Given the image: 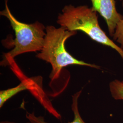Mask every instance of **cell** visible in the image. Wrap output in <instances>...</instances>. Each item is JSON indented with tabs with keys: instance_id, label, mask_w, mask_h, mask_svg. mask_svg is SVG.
I'll list each match as a JSON object with an SVG mask.
<instances>
[{
	"instance_id": "obj_7",
	"label": "cell",
	"mask_w": 123,
	"mask_h": 123,
	"mask_svg": "<svg viewBox=\"0 0 123 123\" xmlns=\"http://www.w3.org/2000/svg\"><path fill=\"white\" fill-rule=\"evenodd\" d=\"M112 96L116 100H123V82L118 80L112 81L110 84Z\"/></svg>"
},
{
	"instance_id": "obj_2",
	"label": "cell",
	"mask_w": 123,
	"mask_h": 123,
	"mask_svg": "<svg viewBox=\"0 0 123 123\" xmlns=\"http://www.w3.org/2000/svg\"><path fill=\"white\" fill-rule=\"evenodd\" d=\"M59 14L57 23L69 31H80L92 40L115 50L123 59V49L114 43L101 29L97 12L87 6H66Z\"/></svg>"
},
{
	"instance_id": "obj_10",
	"label": "cell",
	"mask_w": 123,
	"mask_h": 123,
	"mask_svg": "<svg viewBox=\"0 0 123 123\" xmlns=\"http://www.w3.org/2000/svg\"></svg>"
},
{
	"instance_id": "obj_5",
	"label": "cell",
	"mask_w": 123,
	"mask_h": 123,
	"mask_svg": "<svg viewBox=\"0 0 123 123\" xmlns=\"http://www.w3.org/2000/svg\"><path fill=\"white\" fill-rule=\"evenodd\" d=\"M81 92L82 91L81 90L72 96L71 109L74 112V119L72 122L68 123H86L81 118L78 108V100ZM26 116V119L31 123H47L45 121L43 117L41 116H36L34 113H29L27 112Z\"/></svg>"
},
{
	"instance_id": "obj_8",
	"label": "cell",
	"mask_w": 123,
	"mask_h": 123,
	"mask_svg": "<svg viewBox=\"0 0 123 123\" xmlns=\"http://www.w3.org/2000/svg\"><path fill=\"white\" fill-rule=\"evenodd\" d=\"M122 6L123 7V1ZM113 39L120 44V48L123 49V19L117 24Z\"/></svg>"
},
{
	"instance_id": "obj_3",
	"label": "cell",
	"mask_w": 123,
	"mask_h": 123,
	"mask_svg": "<svg viewBox=\"0 0 123 123\" xmlns=\"http://www.w3.org/2000/svg\"><path fill=\"white\" fill-rule=\"evenodd\" d=\"M5 0L4 10L0 12L1 16L7 18L15 32V38L11 45L13 49L5 53L0 65L7 66L10 64L14 58L25 53L40 51L44 44L46 27L39 22L26 24L21 22L14 17L7 4L8 0Z\"/></svg>"
},
{
	"instance_id": "obj_6",
	"label": "cell",
	"mask_w": 123,
	"mask_h": 123,
	"mask_svg": "<svg viewBox=\"0 0 123 123\" xmlns=\"http://www.w3.org/2000/svg\"><path fill=\"white\" fill-rule=\"evenodd\" d=\"M30 88V83L27 80L23 81L18 86L13 88L0 91V108H1L5 103L15 96L18 93L26 90Z\"/></svg>"
},
{
	"instance_id": "obj_9",
	"label": "cell",
	"mask_w": 123,
	"mask_h": 123,
	"mask_svg": "<svg viewBox=\"0 0 123 123\" xmlns=\"http://www.w3.org/2000/svg\"><path fill=\"white\" fill-rule=\"evenodd\" d=\"M0 123H15L13 122H11V121H1ZM26 123H32L31 122H28Z\"/></svg>"
},
{
	"instance_id": "obj_1",
	"label": "cell",
	"mask_w": 123,
	"mask_h": 123,
	"mask_svg": "<svg viewBox=\"0 0 123 123\" xmlns=\"http://www.w3.org/2000/svg\"><path fill=\"white\" fill-rule=\"evenodd\" d=\"M44 44L36 57L51 64L52 70L49 77L57 79L62 68L70 65L87 66L99 69L100 67L78 60L68 53L65 48V42L72 36L77 34V31H70L61 26L56 28L53 26L46 27Z\"/></svg>"
},
{
	"instance_id": "obj_4",
	"label": "cell",
	"mask_w": 123,
	"mask_h": 123,
	"mask_svg": "<svg viewBox=\"0 0 123 123\" xmlns=\"http://www.w3.org/2000/svg\"><path fill=\"white\" fill-rule=\"evenodd\" d=\"M92 9L98 12L105 20L110 36L113 37L118 23L123 19V16L118 13L115 0H91Z\"/></svg>"
},
{
	"instance_id": "obj_11",
	"label": "cell",
	"mask_w": 123,
	"mask_h": 123,
	"mask_svg": "<svg viewBox=\"0 0 123 123\" xmlns=\"http://www.w3.org/2000/svg\"></svg>"
}]
</instances>
